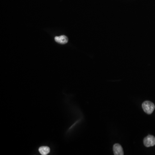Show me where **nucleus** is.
Returning <instances> with one entry per match:
<instances>
[{
  "instance_id": "obj_4",
  "label": "nucleus",
  "mask_w": 155,
  "mask_h": 155,
  "mask_svg": "<svg viewBox=\"0 0 155 155\" xmlns=\"http://www.w3.org/2000/svg\"><path fill=\"white\" fill-rule=\"evenodd\" d=\"M55 41L60 44H65L68 42V38L65 36H56L55 37Z\"/></svg>"
},
{
  "instance_id": "obj_2",
  "label": "nucleus",
  "mask_w": 155,
  "mask_h": 155,
  "mask_svg": "<svg viewBox=\"0 0 155 155\" xmlns=\"http://www.w3.org/2000/svg\"><path fill=\"white\" fill-rule=\"evenodd\" d=\"M143 142L146 147L154 146L155 145V138L152 135H148L144 138Z\"/></svg>"
},
{
  "instance_id": "obj_5",
  "label": "nucleus",
  "mask_w": 155,
  "mask_h": 155,
  "mask_svg": "<svg viewBox=\"0 0 155 155\" xmlns=\"http://www.w3.org/2000/svg\"><path fill=\"white\" fill-rule=\"evenodd\" d=\"M39 152L42 155H46L50 152V149L48 146H41L39 148Z\"/></svg>"
},
{
  "instance_id": "obj_3",
  "label": "nucleus",
  "mask_w": 155,
  "mask_h": 155,
  "mask_svg": "<svg viewBox=\"0 0 155 155\" xmlns=\"http://www.w3.org/2000/svg\"><path fill=\"white\" fill-rule=\"evenodd\" d=\"M114 154L115 155H123L124 152L122 146L119 144H115L113 147Z\"/></svg>"
},
{
  "instance_id": "obj_1",
  "label": "nucleus",
  "mask_w": 155,
  "mask_h": 155,
  "mask_svg": "<svg viewBox=\"0 0 155 155\" xmlns=\"http://www.w3.org/2000/svg\"><path fill=\"white\" fill-rule=\"evenodd\" d=\"M142 108L143 110L147 114H151L155 109V105L154 103L149 101H146L142 103Z\"/></svg>"
}]
</instances>
